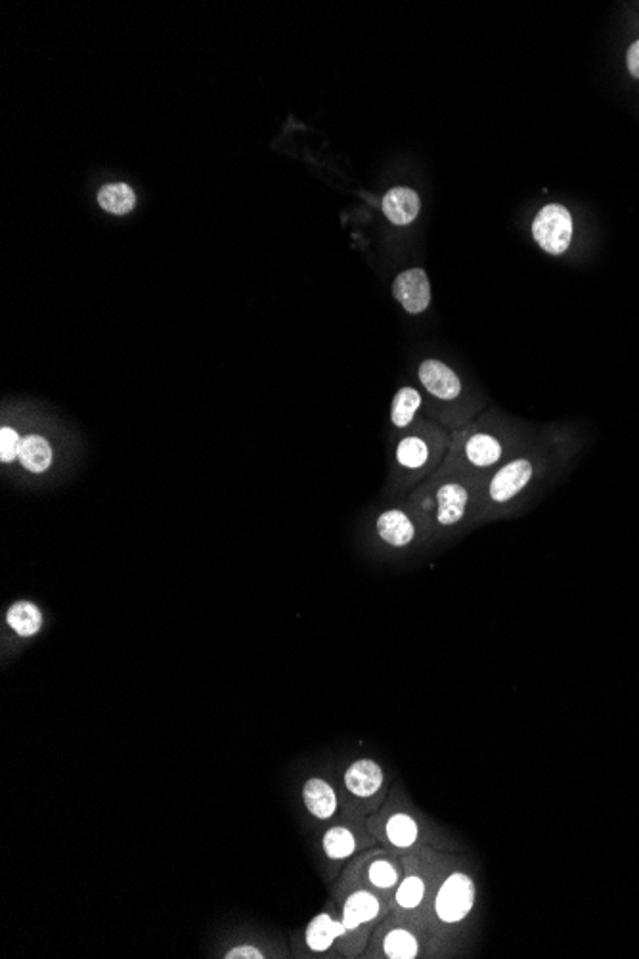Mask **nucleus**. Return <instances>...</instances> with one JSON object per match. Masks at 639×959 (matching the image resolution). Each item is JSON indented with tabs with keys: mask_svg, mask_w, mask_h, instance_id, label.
I'll list each match as a JSON object with an SVG mask.
<instances>
[{
	"mask_svg": "<svg viewBox=\"0 0 639 959\" xmlns=\"http://www.w3.org/2000/svg\"><path fill=\"white\" fill-rule=\"evenodd\" d=\"M574 217L563 203H546L538 209L530 224L534 244L550 257H563L574 242Z\"/></svg>",
	"mask_w": 639,
	"mask_h": 959,
	"instance_id": "1",
	"label": "nucleus"
},
{
	"mask_svg": "<svg viewBox=\"0 0 639 959\" xmlns=\"http://www.w3.org/2000/svg\"><path fill=\"white\" fill-rule=\"evenodd\" d=\"M477 885L467 871L456 870L442 879L433 896V914L437 921L454 927L463 923L475 910Z\"/></svg>",
	"mask_w": 639,
	"mask_h": 959,
	"instance_id": "2",
	"label": "nucleus"
},
{
	"mask_svg": "<svg viewBox=\"0 0 639 959\" xmlns=\"http://www.w3.org/2000/svg\"><path fill=\"white\" fill-rule=\"evenodd\" d=\"M536 464L530 458H515L498 469L486 489V498L494 506H506L525 491L534 477Z\"/></svg>",
	"mask_w": 639,
	"mask_h": 959,
	"instance_id": "3",
	"label": "nucleus"
},
{
	"mask_svg": "<svg viewBox=\"0 0 639 959\" xmlns=\"http://www.w3.org/2000/svg\"><path fill=\"white\" fill-rule=\"evenodd\" d=\"M383 910H385L383 896L372 891L370 887H364L345 896L341 906V919L347 925V929L356 935L364 931L366 927L374 925L375 921L383 915Z\"/></svg>",
	"mask_w": 639,
	"mask_h": 959,
	"instance_id": "4",
	"label": "nucleus"
},
{
	"mask_svg": "<svg viewBox=\"0 0 639 959\" xmlns=\"http://www.w3.org/2000/svg\"><path fill=\"white\" fill-rule=\"evenodd\" d=\"M393 295L406 313H425L431 305V282L423 268H408L393 282Z\"/></svg>",
	"mask_w": 639,
	"mask_h": 959,
	"instance_id": "5",
	"label": "nucleus"
},
{
	"mask_svg": "<svg viewBox=\"0 0 639 959\" xmlns=\"http://www.w3.org/2000/svg\"><path fill=\"white\" fill-rule=\"evenodd\" d=\"M471 496L473 494L469 491V487L463 485L462 481L458 479L444 481L433 496L437 523L441 527H454L462 523L467 513V506L471 502Z\"/></svg>",
	"mask_w": 639,
	"mask_h": 959,
	"instance_id": "6",
	"label": "nucleus"
},
{
	"mask_svg": "<svg viewBox=\"0 0 639 959\" xmlns=\"http://www.w3.org/2000/svg\"><path fill=\"white\" fill-rule=\"evenodd\" d=\"M345 789L358 801H368L379 795L385 785V772L374 759H358L351 762L343 774Z\"/></svg>",
	"mask_w": 639,
	"mask_h": 959,
	"instance_id": "7",
	"label": "nucleus"
},
{
	"mask_svg": "<svg viewBox=\"0 0 639 959\" xmlns=\"http://www.w3.org/2000/svg\"><path fill=\"white\" fill-rule=\"evenodd\" d=\"M419 381L439 401H456L462 395L460 376L437 358L423 360L419 366Z\"/></svg>",
	"mask_w": 639,
	"mask_h": 959,
	"instance_id": "8",
	"label": "nucleus"
},
{
	"mask_svg": "<svg viewBox=\"0 0 639 959\" xmlns=\"http://www.w3.org/2000/svg\"><path fill=\"white\" fill-rule=\"evenodd\" d=\"M349 937H353V933L347 929L343 919L331 912L314 915L305 929V942L314 954H326L339 938Z\"/></svg>",
	"mask_w": 639,
	"mask_h": 959,
	"instance_id": "9",
	"label": "nucleus"
},
{
	"mask_svg": "<svg viewBox=\"0 0 639 959\" xmlns=\"http://www.w3.org/2000/svg\"><path fill=\"white\" fill-rule=\"evenodd\" d=\"M504 443L488 431H475L463 443V458L471 469L494 468L504 456Z\"/></svg>",
	"mask_w": 639,
	"mask_h": 959,
	"instance_id": "10",
	"label": "nucleus"
},
{
	"mask_svg": "<svg viewBox=\"0 0 639 959\" xmlns=\"http://www.w3.org/2000/svg\"><path fill=\"white\" fill-rule=\"evenodd\" d=\"M303 804L312 818L328 822L339 810V797L330 781L316 776L303 785Z\"/></svg>",
	"mask_w": 639,
	"mask_h": 959,
	"instance_id": "11",
	"label": "nucleus"
},
{
	"mask_svg": "<svg viewBox=\"0 0 639 959\" xmlns=\"http://www.w3.org/2000/svg\"><path fill=\"white\" fill-rule=\"evenodd\" d=\"M381 209H383V215L389 219V223L395 226H408L418 219L421 200L416 190L408 186H397L383 196Z\"/></svg>",
	"mask_w": 639,
	"mask_h": 959,
	"instance_id": "12",
	"label": "nucleus"
},
{
	"mask_svg": "<svg viewBox=\"0 0 639 959\" xmlns=\"http://www.w3.org/2000/svg\"><path fill=\"white\" fill-rule=\"evenodd\" d=\"M427 898H429L427 877L419 871L408 870L402 875L397 891L393 894V906L398 914L412 915L423 908Z\"/></svg>",
	"mask_w": 639,
	"mask_h": 959,
	"instance_id": "13",
	"label": "nucleus"
},
{
	"mask_svg": "<svg viewBox=\"0 0 639 959\" xmlns=\"http://www.w3.org/2000/svg\"><path fill=\"white\" fill-rule=\"evenodd\" d=\"M383 837L397 850H410L416 847L421 839V827L410 812L397 810L387 816L383 824Z\"/></svg>",
	"mask_w": 639,
	"mask_h": 959,
	"instance_id": "14",
	"label": "nucleus"
},
{
	"mask_svg": "<svg viewBox=\"0 0 639 959\" xmlns=\"http://www.w3.org/2000/svg\"><path fill=\"white\" fill-rule=\"evenodd\" d=\"M377 535L385 544L393 548H404L414 542L416 527L406 513L400 510H387L377 519Z\"/></svg>",
	"mask_w": 639,
	"mask_h": 959,
	"instance_id": "15",
	"label": "nucleus"
},
{
	"mask_svg": "<svg viewBox=\"0 0 639 959\" xmlns=\"http://www.w3.org/2000/svg\"><path fill=\"white\" fill-rule=\"evenodd\" d=\"M364 877H366V883L372 891L381 894L383 898H393L398 883L402 879V871L398 868L395 860H391L387 856H377L368 864Z\"/></svg>",
	"mask_w": 639,
	"mask_h": 959,
	"instance_id": "16",
	"label": "nucleus"
},
{
	"mask_svg": "<svg viewBox=\"0 0 639 959\" xmlns=\"http://www.w3.org/2000/svg\"><path fill=\"white\" fill-rule=\"evenodd\" d=\"M381 954L387 959H416L421 942L410 927H391L381 938Z\"/></svg>",
	"mask_w": 639,
	"mask_h": 959,
	"instance_id": "17",
	"label": "nucleus"
},
{
	"mask_svg": "<svg viewBox=\"0 0 639 959\" xmlns=\"http://www.w3.org/2000/svg\"><path fill=\"white\" fill-rule=\"evenodd\" d=\"M356 831L349 826H333L324 833L322 850L331 862H345L358 850Z\"/></svg>",
	"mask_w": 639,
	"mask_h": 959,
	"instance_id": "18",
	"label": "nucleus"
},
{
	"mask_svg": "<svg viewBox=\"0 0 639 959\" xmlns=\"http://www.w3.org/2000/svg\"><path fill=\"white\" fill-rule=\"evenodd\" d=\"M6 623L18 636L31 638L43 628V611L35 603H12L6 611Z\"/></svg>",
	"mask_w": 639,
	"mask_h": 959,
	"instance_id": "19",
	"label": "nucleus"
},
{
	"mask_svg": "<svg viewBox=\"0 0 639 959\" xmlns=\"http://www.w3.org/2000/svg\"><path fill=\"white\" fill-rule=\"evenodd\" d=\"M52 447L41 435H27L22 441L20 462L31 473H45L52 466Z\"/></svg>",
	"mask_w": 639,
	"mask_h": 959,
	"instance_id": "20",
	"label": "nucleus"
},
{
	"mask_svg": "<svg viewBox=\"0 0 639 959\" xmlns=\"http://www.w3.org/2000/svg\"><path fill=\"white\" fill-rule=\"evenodd\" d=\"M98 203L102 205L104 211L113 213V215H127L131 213L136 205V196L131 186L117 182V184H106L98 192Z\"/></svg>",
	"mask_w": 639,
	"mask_h": 959,
	"instance_id": "21",
	"label": "nucleus"
},
{
	"mask_svg": "<svg viewBox=\"0 0 639 959\" xmlns=\"http://www.w3.org/2000/svg\"><path fill=\"white\" fill-rule=\"evenodd\" d=\"M421 406V395L412 387H402L393 399V408H391V420L397 427H408L412 424L416 412Z\"/></svg>",
	"mask_w": 639,
	"mask_h": 959,
	"instance_id": "22",
	"label": "nucleus"
},
{
	"mask_svg": "<svg viewBox=\"0 0 639 959\" xmlns=\"http://www.w3.org/2000/svg\"><path fill=\"white\" fill-rule=\"evenodd\" d=\"M429 445L421 437H406L398 443L397 462L406 469L423 468L429 462Z\"/></svg>",
	"mask_w": 639,
	"mask_h": 959,
	"instance_id": "23",
	"label": "nucleus"
},
{
	"mask_svg": "<svg viewBox=\"0 0 639 959\" xmlns=\"http://www.w3.org/2000/svg\"><path fill=\"white\" fill-rule=\"evenodd\" d=\"M22 441V437L12 427L0 429V462L2 464H12L14 460L20 458Z\"/></svg>",
	"mask_w": 639,
	"mask_h": 959,
	"instance_id": "24",
	"label": "nucleus"
},
{
	"mask_svg": "<svg viewBox=\"0 0 639 959\" xmlns=\"http://www.w3.org/2000/svg\"><path fill=\"white\" fill-rule=\"evenodd\" d=\"M224 959H265V952L255 946V944H240V946H234L230 950H226V954L222 956Z\"/></svg>",
	"mask_w": 639,
	"mask_h": 959,
	"instance_id": "25",
	"label": "nucleus"
},
{
	"mask_svg": "<svg viewBox=\"0 0 639 959\" xmlns=\"http://www.w3.org/2000/svg\"><path fill=\"white\" fill-rule=\"evenodd\" d=\"M624 64H626V71L632 79L639 81V37L634 39L628 48H626V56H624Z\"/></svg>",
	"mask_w": 639,
	"mask_h": 959,
	"instance_id": "26",
	"label": "nucleus"
}]
</instances>
